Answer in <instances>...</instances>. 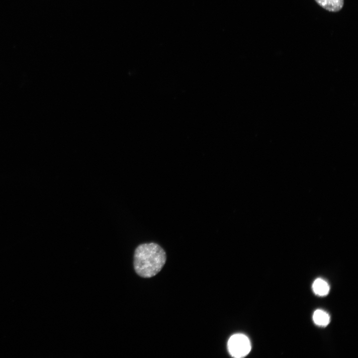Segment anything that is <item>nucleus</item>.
Listing matches in <instances>:
<instances>
[{
	"label": "nucleus",
	"mask_w": 358,
	"mask_h": 358,
	"mask_svg": "<svg viewBox=\"0 0 358 358\" xmlns=\"http://www.w3.org/2000/svg\"><path fill=\"white\" fill-rule=\"evenodd\" d=\"M230 354L234 358L246 356L250 352L251 345L249 338L245 335L237 334L232 335L228 342Z\"/></svg>",
	"instance_id": "2"
},
{
	"label": "nucleus",
	"mask_w": 358,
	"mask_h": 358,
	"mask_svg": "<svg viewBox=\"0 0 358 358\" xmlns=\"http://www.w3.org/2000/svg\"><path fill=\"white\" fill-rule=\"evenodd\" d=\"M323 8L331 12L340 10L344 5V0H315Z\"/></svg>",
	"instance_id": "3"
},
{
	"label": "nucleus",
	"mask_w": 358,
	"mask_h": 358,
	"mask_svg": "<svg viewBox=\"0 0 358 358\" xmlns=\"http://www.w3.org/2000/svg\"><path fill=\"white\" fill-rule=\"evenodd\" d=\"M312 289L316 295L323 296L326 295L329 293L330 287L325 280L322 278H317L313 283Z\"/></svg>",
	"instance_id": "4"
},
{
	"label": "nucleus",
	"mask_w": 358,
	"mask_h": 358,
	"mask_svg": "<svg viewBox=\"0 0 358 358\" xmlns=\"http://www.w3.org/2000/svg\"><path fill=\"white\" fill-rule=\"evenodd\" d=\"M313 320L315 324L319 326H326L330 322L329 315L325 311L317 309L313 313Z\"/></svg>",
	"instance_id": "5"
},
{
	"label": "nucleus",
	"mask_w": 358,
	"mask_h": 358,
	"mask_svg": "<svg viewBox=\"0 0 358 358\" xmlns=\"http://www.w3.org/2000/svg\"><path fill=\"white\" fill-rule=\"evenodd\" d=\"M164 250L155 243L139 245L134 254V268L141 277L149 278L156 275L163 268L166 261Z\"/></svg>",
	"instance_id": "1"
}]
</instances>
